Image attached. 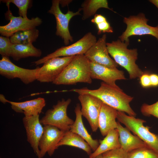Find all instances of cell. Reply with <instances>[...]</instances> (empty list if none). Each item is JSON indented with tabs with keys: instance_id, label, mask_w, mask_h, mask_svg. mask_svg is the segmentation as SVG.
I'll return each mask as SVG.
<instances>
[{
	"instance_id": "1",
	"label": "cell",
	"mask_w": 158,
	"mask_h": 158,
	"mask_svg": "<svg viewBox=\"0 0 158 158\" xmlns=\"http://www.w3.org/2000/svg\"><path fill=\"white\" fill-rule=\"evenodd\" d=\"M69 91L75 92L79 95H92L117 111L126 113L130 116L135 117L136 115L130 105L133 97L125 93L118 86L114 87L102 82L100 87L97 89L90 90L85 87Z\"/></svg>"
},
{
	"instance_id": "2",
	"label": "cell",
	"mask_w": 158,
	"mask_h": 158,
	"mask_svg": "<svg viewBox=\"0 0 158 158\" xmlns=\"http://www.w3.org/2000/svg\"><path fill=\"white\" fill-rule=\"evenodd\" d=\"M129 43V40L123 42L118 39L107 42V46L109 54L115 61L127 70L130 79H134L140 78L143 73L136 63L137 49H128Z\"/></svg>"
},
{
	"instance_id": "3",
	"label": "cell",
	"mask_w": 158,
	"mask_h": 158,
	"mask_svg": "<svg viewBox=\"0 0 158 158\" xmlns=\"http://www.w3.org/2000/svg\"><path fill=\"white\" fill-rule=\"evenodd\" d=\"M90 61L84 55H78L73 59L52 83L56 85H71L78 83L91 84Z\"/></svg>"
},
{
	"instance_id": "4",
	"label": "cell",
	"mask_w": 158,
	"mask_h": 158,
	"mask_svg": "<svg viewBox=\"0 0 158 158\" xmlns=\"http://www.w3.org/2000/svg\"><path fill=\"white\" fill-rule=\"evenodd\" d=\"M117 119L130 131L144 142L147 146L158 153V135L151 132L150 127L145 126L146 121L142 119L126 115L117 111Z\"/></svg>"
},
{
	"instance_id": "5",
	"label": "cell",
	"mask_w": 158,
	"mask_h": 158,
	"mask_svg": "<svg viewBox=\"0 0 158 158\" xmlns=\"http://www.w3.org/2000/svg\"><path fill=\"white\" fill-rule=\"evenodd\" d=\"M71 101L70 98L58 100L52 108L46 111L45 115L40 120L41 123L44 126H53L65 131L70 130L74 122L67 113V108Z\"/></svg>"
},
{
	"instance_id": "6",
	"label": "cell",
	"mask_w": 158,
	"mask_h": 158,
	"mask_svg": "<svg viewBox=\"0 0 158 158\" xmlns=\"http://www.w3.org/2000/svg\"><path fill=\"white\" fill-rule=\"evenodd\" d=\"M97 41L96 37L92 32H89L74 43L62 47L54 52L32 63L38 65L43 64L49 59L54 57L84 55Z\"/></svg>"
},
{
	"instance_id": "7",
	"label": "cell",
	"mask_w": 158,
	"mask_h": 158,
	"mask_svg": "<svg viewBox=\"0 0 158 158\" xmlns=\"http://www.w3.org/2000/svg\"><path fill=\"white\" fill-rule=\"evenodd\" d=\"M148 20L143 13L124 17L123 22L127 25V28L119 37V39L124 42L129 40V37L132 35H148L155 37L158 41V25L155 27L150 26L147 24Z\"/></svg>"
},
{
	"instance_id": "8",
	"label": "cell",
	"mask_w": 158,
	"mask_h": 158,
	"mask_svg": "<svg viewBox=\"0 0 158 158\" xmlns=\"http://www.w3.org/2000/svg\"><path fill=\"white\" fill-rule=\"evenodd\" d=\"M59 0L52 1L51 6L48 12L55 16L56 24V35L61 37L63 40L64 44L68 46L70 42L73 41V37L71 35L69 29L70 21L74 16L80 15V12L82 11V9L80 8L75 12L69 10L66 13L64 14L59 7Z\"/></svg>"
},
{
	"instance_id": "9",
	"label": "cell",
	"mask_w": 158,
	"mask_h": 158,
	"mask_svg": "<svg viewBox=\"0 0 158 158\" xmlns=\"http://www.w3.org/2000/svg\"><path fill=\"white\" fill-rule=\"evenodd\" d=\"M75 56L54 57L49 59L39 67L36 80L41 83L53 82Z\"/></svg>"
},
{
	"instance_id": "10",
	"label": "cell",
	"mask_w": 158,
	"mask_h": 158,
	"mask_svg": "<svg viewBox=\"0 0 158 158\" xmlns=\"http://www.w3.org/2000/svg\"><path fill=\"white\" fill-rule=\"evenodd\" d=\"M6 4L8 10L5 16L10 21L7 24L0 26V33L2 36L9 37L17 32L35 28L42 24V20L38 17L29 19L13 16L9 9L10 3Z\"/></svg>"
},
{
	"instance_id": "11",
	"label": "cell",
	"mask_w": 158,
	"mask_h": 158,
	"mask_svg": "<svg viewBox=\"0 0 158 158\" xmlns=\"http://www.w3.org/2000/svg\"><path fill=\"white\" fill-rule=\"evenodd\" d=\"M0 60V74L8 79H19L25 84H28L36 80V73L39 67L28 69L17 66L8 57H2Z\"/></svg>"
},
{
	"instance_id": "12",
	"label": "cell",
	"mask_w": 158,
	"mask_h": 158,
	"mask_svg": "<svg viewBox=\"0 0 158 158\" xmlns=\"http://www.w3.org/2000/svg\"><path fill=\"white\" fill-rule=\"evenodd\" d=\"M78 99L81 104L82 116L87 120L92 131L96 132L98 128L99 116L103 102L98 98L89 94H79Z\"/></svg>"
},
{
	"instance_id": "13",
	"label": "cell",
	"mask_w": 158,
	"mask_h": 158,
	"mask_svg": "<svg viewBox=\"0 0 158 158\" xmlns=\"http://www.w3.org/2000/svg\"><path fill=\"white\" fill-rule=\"evenodd\" d=\"M107 36L104 34L84 54L90 61L111 68H116L118 64L110 57L107 48Z\"/></svg>"
},
{
	"instance_id": "14",
	"label": "cell",
	"mask_w": 158,
	"mask_h": 158,
	"mask_svg": "<svg viewBox=\"0 0 158 158\" xmlns=\"http://www.w3.org/2000/svg\"><path fill=\"white\" fill-rule=\"evenodd\" d=\"M44 131L39 144L41 158L46 153L52 156L58 148L57 145L66 132L53 126H44Z\"/></svg>"
},
{
	"instance_id": "15",
	"label": "cell",
	"mask_w": 158,
	"mask_h": 158,
	"mask_svg": "<svg viewBox=\"0 0 158 158\" xmlns=\"http://www.w3.org/2000/svg\"><path fill=\"white\" fill-rule=\"evenodd\" d=\"M39 117V115L24 116L23 121L26 130L27 140L38 158H41L39 144L44 128Z\"/></svg>"
},
{
	"instance_id": "16",
	"label": "cell",
	"mask_w": 158,
	"mask_h": 158,
	"mask_svg": "<svg viewBox=\"0 0 158 158\" xmlns=\"http://www.w3.org/2000/svg\"><path fill=\"white\" fill-rule=\"evenodd\" d=\"M92 79L101 80L109 85L118 87V80H125L124 72L117 68H113L90 61Z\"/></svg>"
},
{
	"instance_id": "17",
	"label": "cell",
	"mask_w": 158,
	"mask_h": 158,
	"mask_svg": "<svg viewBox=\"0 0 158 158\" xmlns=\"http://www.w3.org/2000/svg\"><path fill=\"white\" fill-rule=\"evenodd\" d=\"M117 110L103 103L98 120V128L101 135L106 136L111 130L116 129Z\"/></svg>"
},
{
	"instance_id": "18",
	"label": "cell",
	"mask_w": 158,
	"mask_h": 158,
	"mask_svg": "<svg viewBox=\"0 0 158 158\" xmlns=\"http://www.w3.org/2000/svg\"><path fill=\"white\" fill-rule=\"evenodd\" d=\"M5 102L9 103L15 112L23 113L26 117L39 115L46 105L44 99L42 97L21 102H12L6 99Z\"/></svg>"
},
{
	"instance_id": "19",
	"label": "cell",
	"mask_w": 158,
	"mask_h": 158,
	"mask_svg": "<svg viewBox=\"0 0 158 158\" xmlns=\"http://www.w3.org/2000/svg\"><path fill=\"white\" fill-rule=\"evenodd\" d=\"M74 112L75 119L71 126L70 130L77 134L84 139L88 144L92 150L95 151L99 145V141L97 139H93L85 127L83 121L80 104H76Z\"/></svg>"
},
{
	"instance_id": "20",
	"label": "cell",
	"mask_w": 158,
	"mask_h": 158,
	"mask_svg": "<svg viewBox=\"0 0 158 158\" xmlns=\"http://www.w3.org/2000/svg\"><path fill=\"white\" fill-rule=\"evenodd\" d=\"M117 129L119 133L121 147L127 152L147 146L144 142L137 136L132 135L128 129L123 127L119 122H117Z\"/></svg>"
},
{
	"instance_id": "21",
	"label": "cell",
	"mask_w": 158,
	"mask_h": 158,
	"mask_svg": "<svg viewBox=\"0 0 158 158\" xmlns=\"http://www.w3.org/2000/svg\"><path fill=\"white\" fill-rule=\"evenodd\" d=\"M41 50L37 48L32 44H13L10 56L15 61L29 57H39L42 55Z\"/></svg>"
},
{
	"instance_id": "22",
	"label": "cell",
	"mask_w": 158,
	"mask_h": 158,
	"mask_svg": "<svg viewBox=\"0 0 158 158\" xmlns=\"http://www.w3.org/2000/svg\"><path fill=\"white\" fill-rule=\"evenodd\" d=\"M67 145L81 149L85 151L89 156L92 153V150L88 144L77 134L70 130L66 132L58 143L57 147Z\"/></svg>"
},
{
	"instance_id": "23",
	"label": "cell",
	"mask_w": 158,
	"mask_h": 158,
	"mask_svg": "<svg viewBox=\"0 0 158 158\" xmlns=\"http://www.w3.org/2000/svg\"><path fill=\"white\" fill-rule=\"evenodd\" d=\"M81 6L83 11L82 19L83 20L95 15L97 11L101 8L113 11L109 7L108 1L106 0H86L82 3Z\"/></svg>"
},
{
	"instance_id": "24",
	"label": "cell",
	"mask_w": 158,
	"mask_h": 158,
	"mask_svg": "<svg viewBox=\"0 0 158 158\" xmlns=\"http://www.w3.org/2000/svg\"><path fill=\"white\" fill-rule=\"evenodd\" d=\"M39 33V30L35 28L26 30L15 33L10 39L13 44H32L37 39Z\"/></svg>"
},
{
	"instance_id": "25",
	"label": "cell",
	"mask_w": 158,
	"mask_h": 158,
	"mask_svg": "<svg viewBox=\"0 0 158 158\" xmlns=\"http://www.w3.org/2000/svg\"><path fill=\"white\" fill-rule=\"evenodd\" d=\"M128 158H158V153L147 146L128 152Z\"/></svg>"
},
{
	"instance_id": "26",
	"label": "cell",
	"mask_w": 158,
	"mask_h": 158,
	"mask_svg": "<svg viewBox=\"0 0 158 158\" xmlns=\"http://www.w3.org/2000/svg\"><path fill=\"white\" fill-rule=\"evenodd\" d=\"M119 139V133L116 128L110 131L102 140L111 150L121 147Z\"/></svg>"
},
{
	"instance_id": "27",
	"label": "cell",
	"mask_w": 158,
	"mask_h": 158,
	"mask_svg": "<svg viewBox=\"0 0 158 158\" xmlns=\"http://www.w3.org/2000/svg\"><path fill=\"white\" fill-rule=\"evenodd\" d=\"M3 3H12L15 4L19 9V16L24 18H27V11L32 5V1L30 0H3Z\"/></svg>"
},
{
	"instance_id": "28",
	"label": "cell",
	"mask_w": 158,
	"mask_h": 158,
	"mask_svg": "<svg viewBox=\"0 0 158 158\" xmlns=\"http://www.w3.org/2000/svg\"><path fill=\"white\" fill-rule=\"evenodd\" d=\"M13 43L8 37H0V54L2 57L10 56L11 50Z\"/></svg>"
},
{
	"instance_id": "29",
	"label": "cell",
	"mask_w": 158,
	"mask_h": 158,
	"mask_svg": "<svg viewBox=\"0 0 158 158\" xmlns=\"http://www.w3.org/2000/svg\"><path fill=\"white\" fill-rule=\"evenodd\" d=\"M140 111L145 116L152 115L158 118V101L151 105L144 104L141 107Z\"/></svg>"
},
{
	"instance_id": "30",
	"label": "cell",
	"mask_w": 158,
	"mask_h": 158,
	"mask_svg": "<svg viewBox=\"0 0 158 158\" xmlns=\"http://www.w3.org/2000/svg\"><path fill=\"white\" fill-rule=\"evenodd\" d=\"M128 154L120 147L107 151L102 154L103 158H128Z\"/></svg>"
},
{
	"instance_id": "31",
	"label": "cell",
	"mask_w": 158,
	"mask_h": 158,
	"mask_svg": "<svg viewBox=\"0 0 158 158\" xmlns=\"http://www.w3.org/2000/svg\"><path fill=\"white\" fill-rule=\"evenodd\" d=\"M96 25L98 35L105 32L112 33L113 32L112 28L107 20L98 23Z\"/></svg>"
},
{
	"instance_id": "32",
	"label": "cell",
	"mask_w": 158,
	"mask_h": 158,
	"mask_svg": "<svg viewBox=\"0 0 158 158\" xmlns=\"http://www.w3.org/2000/svg\"><path fill=\"white\" fill-rule=\"evenodd\" d=\"M140 82L142 86L144 87H147L151 86L150 75L143 74L140 77Z\"/></svg>"
},
{
	"instance_id": "33",
	"label": "cell",
	"mask_w": 158,
	"mask_h": 158,
	"mask_svg": "<svg viewBox=\"0 0 158 158\" xmlns=\"http://www.w3.org/2000/svg\"><path fill=\"white\" fill-rule=\"evenodd\" d=\"M107 20L106 18L103 15L100 14H96L94 15V18L91 20V21L96 25Z\"/></svg>"
},
{
	"instance_id": "34",
	"label": "cell",
	"mask_w": 158,
	"mask_h": 158,
	"mask_svg": "<svg viewBox=\"0 0 158 158\" xmlns=\"http://www.w3.org/2000/svg\"><path fill=\"white\" fill-rule=\"evenodd\" d=\"M151 86H158V75L155 74L150 75Z\"/></svg>"
},
{
	"instance_id": "35",
	"label": "cell",
	"mask_w": 158,
	"mask_h": 158,
	"mask_svg": "<svg viewBox=\"0 0 158 158\" xmlns=\"http://www.w3.org/2000/svg\"><path fill=\"white\" fill-rule=\"evenodd\" d=\"M72 0H59V4H61L62 7H64L68 5L72 2Z\"/></svg>"
},
{
	"instance_id": "36",
	"label": "cell",
	"mask_w": 158,
	"mask_h": 158,
	"mask_svg": "<svg viewBox=\"0 0 158 158\" xmlns=\"http://www.w3.org/2000/svg\"><path fill=\"white\" fill-rule=\"evenodd\" d=\"M149 1L158 8V0H150Z\"/></svg>"
},
{
	"instance_id": "37",
	"label": "cell",
	"mask_w": 158,
	"mask_h": 158,
	"mask_svg": "<svg viewBox=\"0 0 158 158\" xmlns=\"http://www.w3.org/2000/svg\"><path fill=\"white\" fill-rule=\"evenodd\" d=\"M93 158H103L102 154L99 155Z\"/></svg>"
},
{
	"instance_id": "38",
	"label": "cell",
	"mask_w": 158,
	"mask_h": 158,
	"mask_svg": "<svg viewBox=\"0 0 158 158\" xmlns=\"http://www.w3.org/2000/svg\"></svg>"
}]
</instances>
